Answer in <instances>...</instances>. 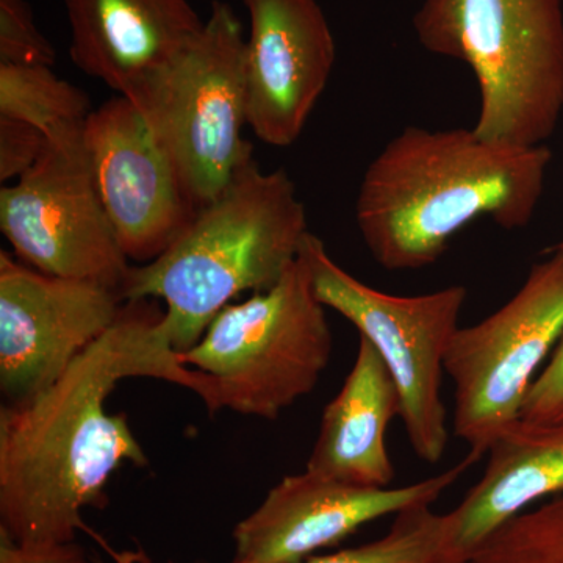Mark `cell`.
<instances>
[{"label":"cell","instance_id":"2","mask_svg":"<svg viewBox=\"0 0 563 563\" xmlns=\"http://www.w3.org/2000/svg\"><path fill=\"white\" fill-rule=\"evenodd\" d=\"M553 152L509 146L473 129L407 125L363 174L355 222L366 250L388 272L431 266L477 218L506 231L532 221Z\"/></svg>","mask_w":563,"mask_h":563},{"label":"cell","instance_id":"1","mask_svg":"<svg viewBox=\"0 0 563 563\" xmlns=\"http://www.w3.org/2000/svg\"><path fill=\"white\" fill-rule=\"evenodd\" d=\"M147 377L188 388L211 402L207 374L174 350L165 310L155 299L124 301L117 321L54 384L0 410V533L11 542H76L92 537L110 558L117 551L85 523L88 507L109 504L107 485L124 463L147 466L125 415L107 410L124 379Z\"/></svg>","mask_w":563,"mask_h":563},{"label":"cell","instance_id":"14","mask_svg":"<svg viewBox=\"0 0 563 563\" xmlns=\"http://www.w3.org/2000/svg\"><path fill=\"white\" fill-rule=\"evenodd\" d=\"M74 65L136 102L199 38L188 0H65Z\"/></svg>","mask_w":563,"mask_h":563},{"label":"cell","instance_id":"16","mask_svg":"<svg viewBox=\"0 0 563 563\" xmlns=\"http://www.w3.org/2000/svg\"><path fill=\"white\" fill-rule=\"evenodd\" d=\"M483 477L451 510L466 553L532 504L563 495V421L517 418L487 448Z\"/></svg>","mask_w":563,"mask_h":563},{"label":"cell","instance_id":"13","mask_svg":"<svg viewBox=\"0 0 563 563\" xmlns=\"http://www.w3.org/2000/svg\"><path fill=\"white\" fill-rule=\"evenodd\" d=\"M247 128L265 144L298 141L331 79L335 38L317 0H243Z\"/></svg>","mask_w":563,"mask_h":563},{"label":"cell","instance_id":"20","mask_svg":"<svg viewBox=\"0 0 563 563\" xmlns=\"http://www.w3.org/2000/svg\"><path fill=\"white\" fill-rule=\"evenodd\" d=\"M51 41L41 33L27 0H0V63L54 66Z\"/></svg>","mask_w":563,"mask_h":563},{"label":"cell","instance_id":"23","mask_svg":"<svg viewBox=\"0 0 563 563\" xmlns=\"http://www.w3.org/2000/svg\"><path fill=\"white\" fill-rule=\"evenodd\" d=\"M0 563H101V558H91L76 542L25 547L0 533Z\"/></svg>","mask_w":563,"mask_h":563},{"label":"cell","instance_id":"6","mask_svg":"<svg viewBox=\"0 0 563 563\" xmlns=\"http://www.w3.org/2000/svg\"><path fill=\"white\" fill-rule=\"evenodd\" d=\"M242 21L214 0L199 38L132 102L201 210L254 155L247 125Z\"/></svg>","mask_w":563,"mask_h":563},{"label":"cell","instance_id":"5","mask_svg":"<svg viewBox=\"0 0 563 563\" xmlns=\"http://www.w3.org/2000/svg\"><path fill=\"white\" fill-rule=\"evenodd\" d=\"M333 336L302 252L269 290L229 303L181 362L210 377L209 413L274 420L314 390Z\"/></svg>","mask_w":563,"mask_h":563},{"label":"cell","instance_id":"19","mask_svg":"<svg viewBox=\"0 0 563 563\" xmlns=\"http://www.w3.org/2000/svg\"><path fill=\"white\" fill-rule=\"evenodd\" d=\"M468 563H563V495L496 529L473 548Z\"/></svg>","mask_w":563,"mask_h":563},{"label":"cell","instance_id":"18","mask_svg":"<svg viewBox=\"0 0 563 563\" xmlns=\"http://www.w3.org/2000/svg\"><path fill=\"white\" fill-rule=\"evenodd\" d=\"M459 543L451 512L420 504L395 515L379 539L339 553L313 555L301 563H468Z\"/></svg>","mask_w":563,"mask_h":563},{"label":"cell","instance_id":"17","mask_svg":"<svg viewBox=\"0 0 563 563\" xmlns=\"http://www.w3.org/2000/svg\"><path fill=\"white\" fill-rule=\"evenodd\" d=\"M91 114L90 98L44 65L0 63V117L27 122L58 141L79 135Z\"/></svg>","mask_w":563,"mask_h":563},{"label":"cell","instance_id":"7","mask_svg":"<svg viewBox=\"0 0 563 563\" xmlns=\"http://www.w3.org/2000/svg\"><path fill=\"white\" fill-rule=\"evenodd\" d=\"M313 288L380 355L398 390L399 418L415 455L439 463L450 443L442 398L444 361L461 325L466 288L451 285L418 296H396L363 284L342 268L312 232L302 244Z\"/></svg>","mask_w":563,"mask_h":563},{"label":"cell","instance_id":"24","mask_svg":"<svg viewBox=\"0 0 563 563\" xmlns=\"http://www.w3.org/2000/svg\"><path fill=\"white\" fill-rule=\"evenodd\" d=\"M114 563H151L150 558H147L146 553L143 550L136 551H117V554L113 555ZM101 563L102 559H101Z\"/></svg>","mask_w":563,"mask_h":563},{"label":"cell","instance_id":"21","mask_svg":"<svg viewBox=\"0 0 563 563\" xmlns=\"http://www.w3.org/2000/svg\"><path fill=\"white\" fill-rule=\"evenodd\" d=\"M43 132L27 122L0 117V180L20 179L46 150Z\"/></svg>","mask_w":563,"mask_h":563},{"label":"cell","instance_id":"9","mask_svg":"<svg viewBox=\"0 0 563 563\" xmlns=\"http://www.w3.org/2000/svg\"><path fill=\"white\" fill-rule=\"evenodd\" d=\"M0 231L18 261L120 292L131 273L92 176L84 132L47 141L36 165L0 190Z\"/></svg>","mask_w":563,"mask_h":563},{"label":"cell","instance_id":"8","mask_svg":"<svg viewBox=\"0 0 563 563\" xmlns=\"http://www.w3.org/2000/svg\"><path fill=\"white\" fill-rule=\"evenodd\" d=\"M563 336V242L532 265L520 290L485 320L459 329L444 361L454 385V435L487 453L520 418L540 366Z\"/></svg>","mask_w":563,"mask_h":563},{"label":"cell","instance_id":"10","mask_svg":"<svg viewBox=\"0 0 563 563\" xmlns=\"http://www.w3.org/2000/svg\"><path fill=\"white\" fill-rule=\"evenodd\" d=\"M118 291L51 276L0 252V391L24 401L54 384L121 312Z\"/></svg>","mask_w":563,"mask_h":563},{"label":"cell","instance_id":"12","mask_svg":"<svg viewBox=\"0 0 563 563\" xmlns=\"http://www.w3.org/2000/svg\"><path fill=\"white\" fill-rule=\"evenodd\" d=\"M84 141L122 251L141 265L161 257L199 210L143 114L114 96L91 111Z\"/></svg>","mask_w":563,"mask_h":563},{"label":"cell","instance_id":"15","mask_svg":"<svg viewBox=\"0 0 563 563\" xmlns=\"http://www.w3.org/2000/svg\"><path fill=\"white\" fill-rule=\"evenodd\" d=\"M401 402L387 366L358 339L350 374L325 406L306 470L362 487L387 488L395 479L387 432Z\"/></svg>","mask_w":563,"mask_h":563},{"label":"cell","instance_id":"3","mask_svg":"<svg viewBox=\"0 0 563 563\" xmlns=\"http://www.w3.org/2000/svg\"><path fill=\"white\" fill-rule=\"evenodd\" d=\"M309 233L295 181L284 168L263 172L252 155L161 257L132 266L122 301L165 302L174 350L188 351L242 292L273 288Z\"/></svg>","mask_w":563,"mask_h":563},{"label":"cell","instance_id":"11","mask_svg":"<svg viewBox=\"0 0 563 563\" xmlns=\"http://www.w3.org/2000/svg\"><path fill=\"white\" fill-rule=\"evenodd\" d=\"M470 450L428 479L404 487H362L306 472L284 477L233 529L231 563H301L335 547L363 526L437 499L483 459Z\"/></svg>","mask_w":563,"mask_h":563},{"label":"cell","instance_id":"22","mask_svg":"<svg viewBox=\"0 0 563 563\" xmlns=\"http://www.w3.org/2000/svg\"><path fill=\"white\" fill-rule=\"evenodd\" d=\"M520 417L536 422L563 421V336L529 388Z\"/></svg>","mask_w":563,"mask_h":563},{"label":"cell","instance_id":"4","mask_svg":"<svg viewBox=\"0 0 563 563\" xmlns=\"http://www.w3.org/2000/svg\"><path fill=\"white\" fill-rule=\"evenodd\" d=\"M413 27L426 51L472 68L477 136L518 147L553 136L563 111L562 0H424Z\"/></svg>","mask_w":563,"mask_h":563}]
</instances>
